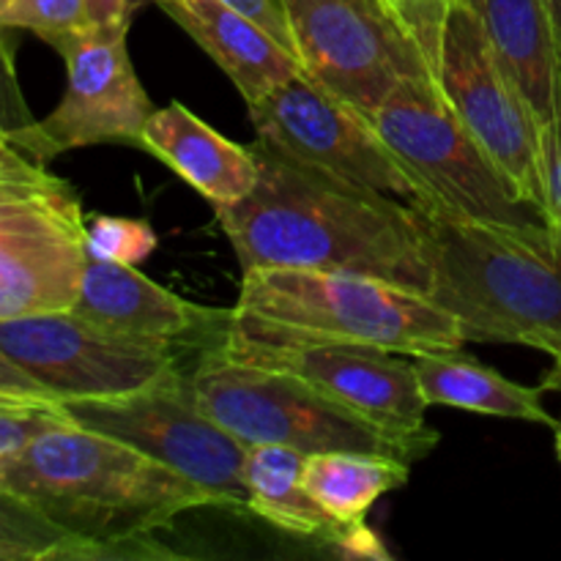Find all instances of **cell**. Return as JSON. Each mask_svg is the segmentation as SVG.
<instances>
[{"label":"cell","mask_w":561,"mask_h":561,"mask_svg":"<svg viewBox=\"0 0 561 561\" xmlns=\"http://www.w3.org/2000/svg\"><path fill=\"white\" fill-rule=\"evenodd\" d=\"M252 151L255 190L214 208L241 272L316 268L431 290L427 214L329 179L261 140Z\"/></svg>","instance_id":"6da1fadb"},{"label":"cell","mask_w":561,"mask_h":561,"mask_svg":"<svg viewBox=\"0 0 561 561\" xmlns=\"http://www.w3.org/2000/svg\"><path fill=\"white\" fill-rule=\"evenodd\" d=\"M0 488L25 499L69 535L124 548L131 559H170L151 540L214 499L140 449L64 422L0 466Z\"/></svg>","instance_id":"7a4b0ae2"},{"label":"cell","mask_w":561,"mask_h":561,"mask_svg":"<svg viewBox=\"0 0 561 561\" xmlns=\"http://www.w3.org/2000/svg\"><path fill=\"white\" fill-rule=\"evenodd\" d=\"M228 334L274 345H373L403 356L466 345L458 321L422 290L362 274L277 266L241 272Z\"/></svg>","instance_id":"3957f363"},{"label":"cell","mask_w":561,"mask_h":561,"mask_svg":"<svg viewBox=\"0 0 561 561\" xmlns=\"http://www.w3.org/2000/svg\"><path fill=\"white\" fill-rule=\"evenodd\" d=\"M431 296L466 343H561V236L551 225L510 228L427 214Z\"/></svg>","instance_id":"277c9868"},{"label":"cell","mask_w":561,"mask_h":561,"mask_svg":"<svg viewBox=\"0 0 561 561\" xmlns=\"http://www.w3.org/2000/svg\"><path fill=\"white\" fill-rule=\"evenodd\" d=\"M195 403L244 447L277 444L316 453H373L416 463L436 447L398 436L274 367L233 359L219 348L197 354L186 373Z\"/></svg>","instance_id":"5b68a950"},{"label":"cell","mask_w":561,"mask_h":561,"mask_svg":"<svg viewBox=\"0 0 561 561\" xmlns=\"http://www.w3.org/2000/svg\"><path fill=\"white\" fill-rule=\"evenodd\" d=\"M370 121L436 211L510 228L548 225L542 208L520 195L496 159L460 124L436 80L400 82L373 110Z\"/></svg>","instance_id":"8992f818"},{"label":"cell","mask_w":561,"mask_h":561,"mask_svg":"<svg viewBox=\"0 0 561 561\" xmlns=\"http://www.w3.org/2000/svg\"><path fill=\"white\" fill-rule=\"evenodd\" d=\"M85 225L69 181L20 148L0 151V321L75 307Z\"/></svg>","instance_id":"52a82bcc"},{"label":"cell","mask_w":561,"mask_h":561,"mask_svg":"<svg viewBox=\"0 0 561 561\" xmlns=\"http://www.w3.org/2000/svg\"><path fill=\"white\" fill-rule=\"evenodd\" d=\"M257 140L274 151L420 214L436 206L362 110L299 71L252 104Z\"/></svg>","instance_id":"ba28073f"},{"label":"cell","mask_w":561,"mask_h":561,"mask_svg":"<svg viewBox=\"0 0 561 561\" xmlns=\"http://www.w3.org/2000/svg\"><path fill=\"white\" fill-rule=\"evenodd\" d=\"M71 422L104 433L201 485L217 507L247 510V449L211 420L184 376L118 398L69 400Z\"/></svg>","instance_id":"9c48e42d"},{"label":"cell","mask_w":561,"mask_h":561,"mask_svg":"<svg viewBox=\"0 0 561 561\" xmlns=\"http://www.w3.org/2000/svg\"><path fill=\"white\" fill-rule=\"evenodd\" d=\"M301 71L370 118L405 80H436L383 0H285Z\"/></svg>","instance_id":"30bf717a"},{"label":"cell","mask_w":561,"mask_h":561,"mask_svg":"<svg viewBox=\"0 0 561 561\" xmlns=\"http://www.w3.org/2000/svg\"><path fill=\"white\" fill-rule=\"evenodd\" d=\"M0 348L60 403L118 398L184 376L181 351L121 337L75 310L5 318Z\"/></svg>","instance_id":"8fae6325"},{"label":"cell","mask_w":561,"mask_h":561,"mask_svg":"<svg viewBox=\"0 0 561 561\" xmlns=\"http://www.w3.org/2000/svg\"><path fill=\"white\" fill-rule=\"evenodd\" d=\"M436 85L460 124L496 159L520 195L542 208L540 124L488 44L480 16L453 0L436 60Z\"/></svg>","instance_id":"7c38bea8"},{"label":"cell","mask_w":561,"mask_h":561,"mask_svg":"<svg viewBox=\"0 0 561 561\" xmlns=\"http://www.w3.org/2000/svg\"><path fill=\"white\" fill-rule=\"evenodd\" d=\"M126 33L91 27L55 47L66 60V88L58 107L33 126L27 157L47 164L66 151L107 142L140 148L153 104L129 58Z\"/></svg>","instance_id":"4fadbf2b"},{"label":"cell","mask_w":561,"mask_h":561,"mask_svg":"<svg viewBox=\"0 0 561 561\" xmlns=\"http://www.w3.org/2000/svg\"><path fill=\"white\" fill-rule=\"evenodd\" d=\"M219 348L233 359L290 373L365 420L438 447V433L425 420L427 403L414 365L400 354L373 345L252 343L233 334H225Z\"/></svg>","instance_id":"5bb4252c"},{"label":"cell","mask_w":561,"mask_h":561,"mask_svg":"<svg viewBox=\"0 0 561 561\" xmlns=\"http://www.w3.org/2000/svg\"><path fill=\"white\" fill-rule=\"evenodd\" d=\"M71 310L121 337L175 351L197 348V354L222 343L230 327V310L181 299L137 266L93 257L85 261Z\"/></svg>","instance_id":"9a60e30c"},{"label":"cell","mask_w":561,"mask_h":561,"mask_svg":"<svg viewBox=\"0 0 561 561\" xmlns=\"http://www.w3.org/2000/svg\"><path fill=\"white\" fill-rule=\"evenodd\" d=\"M219 69L247 107L299 75L301 64L285 44L222 0H151Z\"/></svg>","instance_id":"2e32d148"},{"label":"cell","mask_w":561,"mask_h":561,"mask_svg":"<svg viewBox=\"0 0 561 561\" xmlns=\"http://www.w3.org/2000/svg\"><path fill=\"white\" fill-rule=\"evenodd\" d=\"M140 148L179 173L214 208L244 201L261 173L252 146L228 140L181 102L153 110L142 126Z\"/></svg>","instance_id":"e0dca14e"},{"label":"cell","mask_w":561,"mask_h":561,"mask_svg":"<svg viewBox=\"0 0 561 561\" xmlns=\"http://www.w3.org/2000/svg\"><path fill=\"white\" fill-rule=\"evenodd\" d=\"M524 102L546 126L561 113V44L546 0H466Z\"/></svg>","instance_id":"ac0fdd59"},{"label":"cell","mask_w":561,"mask_h":561,"mask_svg":"<svg viewBox=\"0 0 561 561\" xmlns=\"http://www.w3.org/2000/svg\"><path fill=\"white\" fill-rule=\"evenodd\" d=\"M411 365H414L427 409L444 405V409L471 411V414L499 416V420L535 422L553 431L561 425L542 403V394H546L542 383L524 387L493 367L482 365L474 356H466L463 348L416 354L411 356Z\"/></svg>","instance_id":"d6986e66"},{"label":"cell","mask_w":561,"mask_h":561,"mask_svg":"<svg viewBox=\"0 0 561 561\" xmlns=\"http://www.w3.org/2000/svg\"><path fill=\"white\" fill-rule=\"evenodd\" d=\"M305 458L299 449L277 444L247 449V510L288 535L327 542L337 524L307 491Z\"/></svg>","instance_id":"ffe728a7"},{"label":"cell","mask_w":561,"mask_h":561,"mask_svg":"<svg viewBox=\"0 0 561 561\" xmlns=\"http://www.w3.org/2000/svg\"><path fill=\"white\" fill-rule=\"evenodd\" d=\"M411 463L373 453H316L305 458V482L337 526L365 524L381 496L409 482Z\"/></svg>","instance_id":"44dd1931"},{"label":"cell","mask_w":561,"mask_h":561,"mask_svg":"<svg viewBox=\"0 0 561 561\" xmlns=\"http://www.w3.org/2000/svg\"><path fill=\"white\" fill-rule=\"evenodd\" d=\"M0 542L22 546L38 561H129L124 548L99 546L69 535L53 520L44 518L25 499L0 488Z\"/></svg>","instance_id":"7402d4cb"},{"label":"cell","mask_w":561,"mask_h":561,"mask_svg":"<svg viewBox=\"0 0 561 561\" xmlns=\"http://www.w3.org/2000/svg\"><path fill=\"white\" fill-rule=\"evenodd\" d=\"M0 25L5 31H31L49 47L91 31L85 0H0Z\"/></svg>","instance_id":"603a6c76"},{"label":"cell","mask_w":561,"mask_h":561,"mask_svg":"<svg viewBox=\"0 0 561 561\" xmlns=\"http://www.w3.org/2000/svg\"><path fill=\"white\" fill-rule=\"evenodd\" d=\"M159 239L146 219L131 217H93L85 225V255L93 261L126 263L137 266L153 255Z\"/></svg>","instance_id":"cb8c5ba5"},{"label":"cell","mask_w":561,"mask_h":561,"mask_svg":"<svg viewBox=\"0 0 561 561\" xmlns=\"http://www.w3.org/2000/svg\"><path fill=\"white\" fill-rule=\"evenodd\" d=\"M64 422H71L64 405L0 403V466L20 455L44 431Z\"/></svg>","instance_id":"d4e9b609"},{"label":"cell","mask_w":561,"mask_h":561,"mask_svg":"<svg viewBox=\"0 0 561 561\" xmlns=\"http://www.w3.org/2000/svg\"><path fill=\"white\" fill-rule=\"evenodd\" d=\"M33 126H36V118L22 96L20 77L14 69V49L5 38V27L0 25V131L9 137L11 146L25 153Z\"/></svg>","instance_id":"484cf974"},{"label":"cell","mask_w":561,"mask_h":561,"mask_svg":"<svg viewBox=\"0 0 561 561\" xmlns=\"http://www.w3.org/2000/svg\"><path fill=\"white\" fill-rule=\"evenodd\" d=\"M383 3L392 9L400 25L409 31V36L414 38L416 47L422 49L425 60L431 64L433 77H436L438 47H442L444 22H447L453 0H383Z\"/></svg>","instance_id":"4316f807"},{"label":"cell","mask_w":561,"mask_h":561,"mask_svg":"<svg viewBox=\"0 0 561 561\" xmlns=\"http://www.w3.org/2000/svg\"><path fill=\"white\" fill-rule=\"evenodd\" d=\"M540 197L548 225L561 236V113L540 126Z\"/></svg>","instance_id":"83f0119b"},{"label":"cell","mask_w":561,"mask_h":561,"mask_svg":"<svg viewBox=\"0 0 561 561\" xmlns=\"http://www.w3.org/2000/svg\"><path fill=\"white\" fill-rule=\"evenodd\" d=\"M0 403L27 405H64L47 387L27 376L3 348H0Z\"/></svg>","instance_id":"f1b7e54d"},{"label":"cell","mask_w":561,"mask_h":561,"mask_svg":"<svg viewBox=\"0 0 561 561\" xmlns=\"http://www.w3.org/2000/svg\"><path fill=\"white\" fill-rule=\"evenodd\" d=\"M222 3H228L230 9H236V11H241L244 16H250L252 22H257L263 31L272 33L279 44H285V47L294 53V36H290L285 0H222Z\"/></svg>","instance_id":"f546056e"},{"label":"cell","mask_w":561,"mask_h":561,"mask_svg":"<svg viewBox=\"0 0 561 561\" xmlns=\"http://www.w3.org/2000/svg\"><path fill=\"white\" fill-rule=\"evenodd\" d=\"M142 0H85L93 27L99 31H129L131 14Z\"/></svg>","instance_id":"4dcf8cb0"},{"label":"cell","mask_w":561,"mask_h":561,"mask_svg":"<svg viewBox=\"0 0 561 561\" xmlns=\"http://www.w3.org/2000/svg\"><path fill=\"white\" fill-rule=\"evenodd\" d=\"M548 356L553 359V365H551V370H548V376L542 378V389H546V392L561 394V343Z\"/></svg>","instance_id":"1f68e13d"},{"label":"cell","mask_w":561,"mask_h":561,"mask_svg":"<svg viewBox=\"0 0 561 561\" xmlns=\"http://www.w3.org/2000/svg\"><path fill=\"white\" fill-rule=\"evenodd\" d=\"M0 561H38L33 551L22 546H11V542H0Z\"/></svg>","instance_id":"d6a6232c"},{"label":"cell","mask_w":561,"mask_h":561,"mask_svg":"<svg viewBox=\"0 0 561 561\" xmlns=\"http://www.w3.org/2000/svg\"><path fill=\"white\" fill-rule=\"evenodd\" d=\"M546 3H548V11H551V16H553V25H557V36L561 44V0H546Z\"/></svg>","instance_id":"836d02e7"},{"label":"cell","mask_w":561,"mask_h":561,"mask_svg":"<svg viewBox=\"0 0 561 561\" xmlns=\"http://www.w3.org/2000/svg\"><path fill=\"white\" fill-rule=\"evenodd\" d=\"M9 148H14V146H11L9 137H5L3 131H0V151H9Z\"/></svg>","instance_id":"e575fe53"},{"label":"cell","mask_w":561,"mask_h":561,"mask_svg":"<svg viewBox=\"0 0 561 561\" xmlns=\"http://www.w3.org/2000/svg\"><path fill=\"white\" fill-rule=\"evenodd\" d=\"M557 455H559V460H561V425L557 427Z\"/></svg>","instance_id":"d590c367"}]
</instances>
